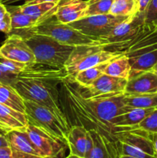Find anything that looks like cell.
<instances>
[{
	"mask_svg": "<svg viewBox=\"0 0 157 158\" xmlns=\"http://www.w3.org/2000/svg\"><path fill=\"white\" fill-rule=\"evenodd\" d=\"M19 1H22V0H0L1 2H2L3 4L5 5H10L12 3L16 2H19ZM27 1V0H26Z\"/></svg>",
	"mask_w": 157,
	"mask_h": 158,
	"instance_id": "cell-40",
	"label": "cell"
},
{
	"mask_svg": "<svg viewBox=\"0 0 157 158\" xmlns=\"http://www.w3.org/2000/svg\"><path fill=\"white\" fill-rule=\"evenodd\" d=\"M26 132L42 157L60 158L63 156L67 146L64 143L30 124L26 127Z\"/></svg>",
	"mask_w": 157,
	"mask_h": 158,
	"instance_id": "cell-9",
	"label": "cell"
},
{
	"mask_svg": "<svg viewBox=\"0 0 157 158\" xmlns=\"http://www.w3.org/2000/svg\"><path fill=\"white\" fill-rule=\"evenodd\" d=\"M12 158H45L42 157H38V156L31 155V154H24V153L17 152V151H12Z\"/></svg>",
	"mask_w": 157,
	"mask_h": 158,
	"instance_id": "cell-35",
	"label": "cell"
},
{
	"mask_svg": "<svg viewBox=\"0 0 157 158\" xmlns=\"http://www.w3.org/2000/svg\"><path fill=\"white\" fill-rule=\"evenodd\" d=\"M157 93V71L155 69L140 73L128 80L125 95Z\"/></svg>",
	"mask_w": 157,
	"mask_h": 158,
	"instance_id": "cell-12",
	"label": "cell"
},
{
	"mask_svg": "<svg viewBox=\"0 0 157 158\" xmlns=\"http://www.w3.org/2000/svg\"><path fill=\"white\" fill-rule=\"evenodd\" d=\"M26 66L27 65L24 63L9 60L0 52V71L6 75L18 76L26 69Z\"/></svg>",
	"mask_w": 157,
	"mask_h": 158,
	"instance_id": "cell-28",
	"label": "cell"
},
{
	"mask_svg": "<svg viewBox=\"0 0 157 158\" xmlns=\"http://www.w3.org/2000/svg\"><path fill=\"white\" fill-rule=\"evenodd\" d=\"M157 69V68H156V69Z\"/></svg>",
	"mask_w": 157,
	"mask_h": 158,
	"instance_id": "cell-46",
	"label": "cell"
},
{
	"mask_svg": "<svg viewBox=\"0 0 157 158\" xmlns=\"http://www.w3.org/2000/svg\"><path fill=\"white\" fill-rule=\"evenodd\" d=\"M8 146H9V144L6 135L3 134V135L0 136V148H3V147H8Z\"/></svg>",
	"mask_w": 157,
	"mask_h": 158,
	"instance_id": "cell-39",
	"label": "cell"
},
{
	"mask_svg": "<svg viewBox=\"0 0 157 158\" xmlns=\"http://www.w3.org/2000/svg\"><path fill=\"white\" fill-rule=\"evenodd\" d=\"M88 129L82 125L71 127L67 135V146L70 154L85 158Z\"/></svg>",
	"mask_w": 157,
	"mask_h": 158,
	"instance_id": "cell-20",
	"label": "cell"
},
{
	"mask_svg": "<svg viewBox=\"0 0 157 158\" xmlns=\"http://www.w3.org/2000/svg\"><path fill=\"white\" fill-rule=\"evenodd\" d=\"M114 136L115 140L124 142L155 157L153 143L149 133L139 128H133L115 133Z\"/></svg>",
	"mask_w": 157,
	"mask_h": 158,
	"instance_id": "cell-13",
	"label": "cell"
},
{
	"mask_svg": "<svg viewBox=\"0 0 157 158\" xmlns=\"http://www.w3.org/2000/svg\"><path fill=\"white\" fill-rule=\"evenodd\" d=\"M0 103L25 114L24 99L13 86L0 81Z\"/></svg>",
	"mask_w": 157,
	"mask_h": 158,
	"instance_id": "cell-22",
	"label": "cell"
},
{
	"mask_svg": "<svg viewBox=\"0 0 157 158\" xmlns=\"http://www.w3.org/2000/svg\"><path fill=\"white\" fill-rule=\"evenodd\" d=\"M118 158H137V157H131V156H128V155H119Z\"/></svg>",
	"mask_w": 157,
	"mask_h": 158,
	"instance_id": "cell-42",
	"label": "cell"
},
{
	"mask_svg": "<svg viewBox=\"0 0 157 158\" xmlns=\"http://www.w3.org/2000/svg\"><path fill=\"white\" fill-rule=\"evenodd\" d=\"M93 139V151L91 158H118L119 154L115 140L108 138L106 136L95 129H89Z\"/></svg>",
	"mask_w": 157,
	"mask_h": 158,
	"instance_id": "cell-17",
	"label": "cell"
},
{
	"mask_svg": "<svg viewBox=\"0 0 157 158\" xmlns=\"http://www.w3.org/2000/svg\"><path fill=\"white\" fill-rule=\"evenodd\" d=\"M32 33L42 34L52 37L62 44L72 46L99 45V39L82 33L70 25L58 22L55 15L42 22L32 29Z\"/></svg>",
	"mask_w": 157,
	"mask_h": 158,
	"instance_id": "cell-6",
	"label": "cell"
},
{
	"mask_svg": "<svg viewBox=\"0 0 157 158\" xmlns=\"http://www.w3.org/2000/svg\"><path fill=\"white\" fill-rule=\"evenodd\" d=\"M127 18L129 17L118 16L110 13L89 15L69 25L88 36L99 39L109 34Z\"/></svg>",
	"mask_w": 157,
	"mask_h": 158,
	"instance_id": "cell-8",
	"label": "cell"
},
{
	"mask_svg": "<svg viewBox=\"0 0 157 158\" xmlns=\"http://www.w3.org/2000/svg\"><path fill=\"white\" fill-rule=\"evenodd\" d=\"M125 53L109 51L99 45L75 46L65 65V69L69 77L72 78L80 71L110 62Z\"/></svg>",
	"mask_w": 157,
	"mask_h": 158,
	"instance_id": "cell-5",
	"label": "cell"
},
{
	"mask_svg": "<svg viewBox=\"0 0 157 158\" xmlns=\"http://www.w3.org/2000/svg\"><path fill=\"white\" fill-rule=\"evenodd\" d=\"M58 2H40L35 4H26L22 5V11L26 15L32 16L38 21V23L46 21L48 19L54 16L58 7Z\"/></svg>",
	"mask_w": 157,
	"mask_h": 158,
	"instance_id": "cell-21",
	"label": "cell"
},
{
	"mask_svg": "<svg viewBox=\"0 0 157 158\" xmlns=\"http://www.w3.org/2000/svg\"><path fill=\"white\" fill-rule=\"evenodd\" d=\"M124 103L126 106L132 108H155L157 107V93L125 95Z\"/></svg>",
	"mask_w": 157,
	"mask_h": 158,
	"instance_id": "cell-25",
	"label": "cell"
},
{
	"mask_svg": "<svg viewBox=\"0 0 157 158\" xmlns=\"http://www.w3.org/2000/svg\"><path fill=\"white\" fill-rule=\"evenodd\" d=\"M23 38L32 49L35 63L56 68H65L66 62L75 46L62 44L52 37L26 32Z\"/></svg>",
	"mask_w": 157,
	"mask_h": 158,
	"instance_id": "cell-3",
	"label": "cell"
},
{
	"mask_svg": "<svg viewBox=\"0 0 157 158\" xmlns=\"http://www.w3.org/2000/svg\"><path fill=\"white\" fill-rule=\"evenodd\" d=\"M7 10L12 19V32L11 33L22 35V33L32 29L39 23L35 19L26 15L22 11L21 6L6 5ZM10 33V34H11Z\"/></svg>",
	"mask_w": 157,
	"mask_h": 158,
	"instance_id": "cell-18",
	"label": "cell"
},
{
	"mask_svg": "<svg viewBox=\"0 0 157 158\" xmlns=\"http://www.w3.org/2000/svg\"><path fill=\"white\" fill-rule=\"evenodd\" d=\"M114 0H87L86 16L109 14Z\"/></svg>",
	"mask_w": 157,
	"mask_h": 158,
	"instance_id": "cell-27",
	"label": "cell"
},
{
	"mask_svg": "<svg viewBox=\"0 0 157 158\" xmlns=\"http://www.w3.org/2000/svg\"><path fill=\"white\" fill-rule=\"evenodd\" d=\"M37 64L38 66H36L35 63L28 65L18 74L13 86L24 100L49 108L65 127L70 129L67 117L60 106L56 89V84L69 78L66 69Z\"/></svg>",
	"mask_w": 157,
	"mask_h": 158,
	"instance_id": "cell-2",
	"label": "cell"
},
{
	"mask_svg": "<svg viewBox=\"0 0 157 158\" xmlns=\"http://www.w3.org/2000/svg\"><path fill=\"white\" fill-rule=\"evenodd\" d=\"M138 12L137 0H114L109 13L118 16L129 17Z\"/></svg>",
	"mask_w": 157,
	"mask_h": 158,
	"instance_id": "cell-26",
	"label": "cell"
},
{
	"mask_svg": "<svg viewBox=\"0 0 157 158\" xmlns=\"http://www.w3.org/2000/svg\"><path fill=\"white\" fill-rule=\"evenodd\" d=\"M128 80L119 77L103 74L97 79L91 86L84 89V92L80 91L84 97H112L117 94H124Z\"/></svg>",
	"mask_w": 157,
	"mask_h": 158,
	"instance_id": "cell-11",
	"label": "cell"
},
{
	"mask_svg": "<svg viewBox=\"0 0 157 158\" xmlns=\"http://www.w3.org/2000/svg\"><path fill=\"white\" fill-rule=\"evenodd\" d=\"M145 29L144 15L137 12L115 26L109 34L99 39V45L112 52H126L141 37Z\"/></svg>",
	"mask_w": 157,
	"mask_h": 158,
	"instance_id": "cell-4",
	"label": "cell"
},
{
	"mask_svg": "<svg viewBox=\"0 0 157 158\" xmlns=\"http://www.w3.org/2000/svg\"><path fill=\"white\" fill-rule=\"evenodd\" d=\"M62 0H27L26 2V4H35V3L40 2H58L59 3Z\"/></svg>",
	"mask_w": 157,
	"mask_h": 158,
	"instance_id": "cell-37",
	"label": "cell"
},
{
	"mask_svg": "<svg viewBox=\"0 0 157 158\" xmlns=\"http://www.w3.org/2000/svg\"><path fill=\"white\" fill-rule=\"evenodd\" d=\"M131 66L126 53L114 59L108 63L105 73L112 77L129 80L130 77Z\"/></svg>",
	"mask_w": 157,
	"mask_h": 158,
	"instance_id": "cell-24",
	"label": "cell"
},
{
	"mask_svg": "<svg viewBox=\"0 0 157 158\" xmlns=\"http://www.w3.org/2000/svg\"><path fill=\"white\" fill-rule=\"evenodd\" d=\"M87 0H62L55 17L58 22L69 24L86 17Z\"/></svg>",
	"mask_w": 157,
	"mask_h": 158,
	"instance_id": "cell-14",
	"label": "cell"
},
{
	"mask_svg": "<svg viewBox=\"0 0 157 158\" xmlns=\"http://www.w3.org/2000/svg\"><path fill=\"white\" fill-rule=\"evenodd\" d=\"M0 31L4 33L9 34L12 32V19L7 10L6 5L0 2Z\"/></svg>",
	"mask_w": 157,
	"mask_h": 158,
	"instance_id": "cell-31",
	"label": "cell"
},
{
	"mask_svg": "<svg viewBox=\"0 0 157 158\" xmlns=\"http://www.w3.org/2000/svg\"><path fill=\"white\" fill-rule=\"evenodd\" d=\"M12 150L9 146L0 148V158H12Z\"/></svg>",
	"mask_w": 157,
	"mask_h": 158,
	"instance_id": "cell-34",
	"label": "cell"
},
{
	"mask_svg": "<svg viewBox=\"0 0 157 158\" xmlns=\"http://www.w3.org/2000/svg\"><path fill=\"white\" fill-rule=\"evenodd\" d=\"M17 77L18 76H13V75H6V74L3 73L0 71V81L4 82V83H9L12 86H14L15 81L17 80Z\"/></svg>",
	"mask_w": 157,
	"mask_h": 158,
	"instance_id": "cell-33",
	"label": "cell"
},
{
	"mask_svg": "<svg viewBox=\"0 0 157 158\" xmlns=\"http://www.w3.org/2000/svg\"><path fill=\"white\" fill-rule=\"evenodd\" d=\"M149 2L150 0H138V12L143 13L147 8Z\"/></svg>",
	"mask_w": 157,
	"mask_h": 158,
	"instance_id": "cell-36",
	"label": "cell"
},
{
	"mask_svg": "<svg viewBox=\"0 0 157 158\" xmlns=\"http://www.w3.org/2000/svg\"><path fill=\"white\" fill-rule=\"evenodd\" d=\"M28 125L26 114L0 103V131L3 134L12 131H26Z\"/></svg>",
	"mask_w": 157,
	"mask_h": 158,
	"instance_id": "cell-15",
	"label": "cell"
},
{
	"mask_svg": "<svg viewBox=\"0 0 157 158\" xmlns=\"http://www.w3.org/2000/svg\"><path fill=\"white\" fill-rule=\"evenodd\" d=\"M45 158H49V157H45Z\"/></svg>",
	"mask_w": 157,
	"mask_h": 158,
	"instance_id": "cell-44",
	"label": "cell"
},
{
	"mask_svg": "<svg viewBox=\"0 0 157 158\" xmlns=\"http://www.w3.org/2000/svg\"><path fill=\"white\" fill-rule=\"evenodd\" d=\"M143 15L145 24L157 27V0H150Z\"/></svg>",
	"mask_w": 157,
	"mask_h": 158,
	"instance_id": "cell-30",
	"label": "cell"
},
{
	"mask_svg": "<svg viewBox=\"0 0 157 158\" xmlns=\"http://www.w3.org/2000/svg\"><path fill=\"white\" fill-rule=\"evenodd\" d=\"M24 103L25 114L29 124L38 128L67 145L69 129L61 123L49 108L31 100H24Z\"/></svg>",
	"mask_w": 157,
	"mask_h": 158,
	"instance_id": "cell-7",
	"label": "cell"
},
{
	"mask_svg": "<svg viewBox=\"0 0 157 158\" xmlns=\"http://www.w3.org/2000/svg\"><path fill=\"white\" fill-rule=\"evenodd\" d=\"M155 70H156V71H157V69H155Z\"/></svg>",
	"mask_w": 157,
	"mask_h": 158,
	"instance_id": "cell-45",
	"label": "cell"
},
{
	"mask_svg": "<svg viewBox=\"0 0 157 158\" xmlns=\"http://www.w3.org/2000/svg\"><path fill=\"white\" fill-rule=\"evenodd\" d=\"M153 110L154 108L143 109V108H132L129 106L127 111L119 114L112 120V126L115 129V134L119 131L136 128L138 125Z\"/></svg>",
	"mask_w": 157,
	"mask_h": 158,
	"instance_id": "cell-16",
	"label": "cell"
},
{
	"mask_svg": "<svg viewBox=\"0 0 157 158\" xmlns=\"http://www.w3.org/2000/svg\"><path fill=\"white\" fill-rule=\"evenodd\" d=\"M64 158H84V157H79V156L75 155V154H69V155H68L67 157H64Z\"/></svg>",
	"mask_w": 157,
	"mask_h": 158,
	"instance_id": "cell-41",
	"label": "cell"
},
{
	"mask_svg": "<svg viewBox=\"0 0 157 158\" xmlns=\"http://www.w3.org/2000/svg\"><path fill=\"white\" fill-rule=\"evenodd\" d=\"M5 135L12 151L42 157L29 139L26 131H12Z\"/></svg>",
	"mask_w": 157,
	"mask_h": 158,
	"instance_id": "cell-19",
	"label": "cell"
},
{
	"mask_svg": "<svg viewBox=\"0 0 157 158\" xmlns=\"http://www.w3.org/2000/svg\"><path fill=\"white\" fill-rule=\"evenodd\" d=\"M0 52L8 59L18 63L31 65L35 63L32 49L26 40L17 34L11 33L0 46Z\"/></svg>",
	"mask_w": 157,
	"mask_h": 158,
	"instance_id": "cell-10",
	"label": "cell"
},
{
	"mask_svg": "<svg viewBox=\"0 0 157 158\" xmlns=\"http://www.w3.org/2000/svg\"><path fill=\"white\" fill-rule=\"evenodd\" d=\"M109 63V62L100 63L97 66L80 71L71 79H73V81L81 88L89 87L97 79L105 74L106 68Z\"/></svg>",
	"mask_w": 157,
	"mask_h": 158,
	"instance_id": "cell-23",
	"label": "cell"
},
{
	"mask_svg": "<svg viewBox=\"0 0 157 158\" xmlns=\"http://www.w3.org/2000/svg\"><path fill=\"white\" fill-rule=\"evenodd\" d=\"M151 138H152V143H153L154 151H155V157L157 158V133L151 134Z\"/></svg>",
	"mask_w": 157,
	"mask_h": 158,
	"instance_id": "cell-38",
	"label": "cell"
},
{
	"mask_svg": "<svg viewBox=\"0 0 157 158\" xmlns=\"http://www.w3.org/2000/svg\"><path fill=\"white\" fill-rule=\"evenodd\" d=\"M93 139H92V135L90 132L88 130L87 134V140H86V152H85V158H91L92 156V151H93Z\"/></svg>",
	"mask_w": 157,
	"mask_h": 158,
	"instance_id": "cell-32",
	"label": "cell"
},
{
	"mask_svg": "<svg viewBox=\"0 0 157 158\" xmlns=\"http://www.w3.org/2000/svg\"><path fill=\"white\" fill-rule=\"evenodd\" d=\"M137 1H138V0H137Z\"/></svg>",
	"mask_w": 157,
	"mask_h": 158,
	"instance_id": "cell-47",
	"label": "cell"
},
{
	"mask_svg": "<svg viewBox=\"0 0 157 158\" xmlns=\"http://www.w3.org/2000/svg\"><path fill=\"white\" fill-rule=\"evenodd\" d=\"M3 134H3V133L1 131H0V136H1V135H3Z\"/></svg>",
	"mask_w": 157,
	"mask_h": 158,
	"instance_id": "cell-43",
	"label": "cell"
},
{
	"mask_svg": "<svg viewBox=\"0 0 157 158\" xmlns=\"http://www.w3.org/2000/svg\"><path fill=\"white\" fill-rule=\"evenodd\" d=\"M136 128L143 130L149 134L157 133V107L154 108L153 110L138 125Z\"/></svg>",
	"mask_w": 157,
	"mask_h": 158,
	"instance_id": "cell-29",
	"label": "cell"
},
{
	"mask_svg": "<svg viewBox=\"0 0 157 158\" xmlns=\"http://www.w3.org/2000/svg\"><path fill=\"white\" fill-rule=\"evenodd\" d=\"M68 79L61 83L71 111L81 122L80 125L95 129L108 138L115 140L112 120L129 109L124 103L125 94L87 98L83 97L79 89L72 86Z\"/></svg>",
	"mask_w": 157,
	"mask_h": 158,
	"instance_id": "cell-1",
	"label": "cell"
}]
</instances>
